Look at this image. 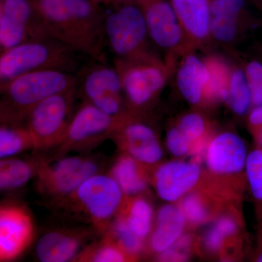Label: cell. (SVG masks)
<instances>
[{
    "label": "cell",
    "instance_id": "1",
    "mask_svg": "<svg viewBox=\"0 0 262 262\" xmlns=\"http://www.w3.org/2000/svg\"><path fill=\"white\" fill-rule=\"evenodd\" d=\"M49 38L92 60L106 62L101 7L89 0H34Z\"/></svg>",
    "mask_w": 262,
    "mask_h": 262
},
{
    "label": "cell",
    "instance_id": "2",
    "mask_svg": "<svg viewBox=\"0 0 262 262\" xmlns=\"http://www.w3.org/2000/svg\"><path fill=\"white\" fill-rule=\"evenodd\" d=\"M77 79V73L42 70L0 83L1 123L24 125L34 106L50 96L75 87Z\"/></svg>",
    "mask_w": 262,
    "mask_h": 262
},
{
    "label": "cell",
    "instance_id": "3",
    "mask_svg": "<svg viewBox=\"0 0 262 262\" xmlns=\"http://www.w3.org/2000/svg\"><path fill=\"white\" fill-rule=\"evenodd\" d=\"M121 79L127 110L134 117L160 97L173 66L162 59L154 51L128 60H113Z\"/></svg>",
    "mask_w": 262,
    "mask_h": 262
},
{
    "label": "cell",
    "instance_id": "4",
    "mask_svg": "<svg viewBox=\"0 0 262 262\" xmlns=\"http://www.w3.org/2000/svg\"><path fill=\"white\" fill-rule=\"evenodd\" d=\"M77 52L52 38L22 43L0 53V83L23 74L42 70L77 73Z\"/></svg>",
    "mask_w": 262,
    "mask_h": 262
},
{
    "label": "cell",
    "instance_id": "5",
    "mask_svg": "<svg viewBox=\"0 0 262 262\" xmlns=\"http://www.w3.org/2000/svg\"><path fill=\"white\" fill-rule=\"evenodd\" d=\"M105 43L113 60H128L152 52L144 13L136 3L114 6L105 15Z\"/></svg>",
    "mask_w": 262,
    "mask_h": 262
},
{
    "label": "cell",
    "instance_id": "6",
    "mask_svg": "<svg viewBox=\"0 0 262 262\" xmlns=\"http://www.w3.org/2000/svg\"><path fill=\"white\" fill-rule=\"evenodd\" d=\"M77 78V96L82 102L89 103L115 118L130 116L121 79L114 66L93 60L81 67Z\"/></svg>",
    "mask_w": 262,
    "mask_h": 262
},
{
    "label": "cell",
    "instance_id": "7",
    "mask_svg": "<svg viewBox=\"0 0 262 262\" xmlns=\"http://www.w3.org/2000/svg\"><path fill=\"white\" fill-rule=\"evenodd\" d=\"M77 85L50 96L33 108L24 125L28 129L34 150L48 151L58 147L72 117Z\"/></svg>",
    "mask_w": 262,
    "mask_h": 262
},
{
    "label": "cell",
    "instance_id": "8",
    "mask_svg": "<svg viewBox=\"0 0 262 262\" xmlns=\"http://www.w3.org/2000/svg\"><path fill=\"white\" fill-rule=\"evenodd\" d=\"M151 44L166 54L165 61L174 62L189 51V44L169 0H139Z\"/></svg>",
    "mask_w": 262,
    "mask_h": 262
},
{
    "label": "cell",
    "instance_id": "9",
    "mask_svg": "<svg viewBox=\"0 0 262 262\" xmlns=\"http://www.w3.org/2000/svg\"><path fill=\"white\" fill-rule=\"evenodd\" d=\"M98 169L96 160L83 156L42 161L37 174L38 187L46 195L61 199L73 194L84 181L98 173Z\"/></svg>",
    "mask_w": 262,
    "mask_h": 262
},
{
    "label": "cell",
    "instance_id": "10",
    "mask_svg": "<svg viewBox=\"0 0 262 262\" xmlns=\"http://www.w3.org/2000/svg\"><path fill=\"white\" fill-rule=\"evenodd\" d=\"M125 119L115 118L89 103L82 102L72 115L61 144L56 149L60 154H64L72 150L96 145L112 138Z\"/></svg>",
    "mask_w": 262,
    "mask_h": 262
},
{
    "label": "cell",
    "instance_id": "11",
    "mask_svg": "<svg viewBox=\"0 0 262 262\" xmlns=\"http://www.w3.org/2000/svg\"><path fill=\"white\" fill-rule=\"evenodd\" d=\"M96 227L106 228L123 201L121 188L110 175L96 173L71 194Z\"/></svg>",
    "mask_w": 262,
    "mask_h": 262
},
{
    "label": "cell",
    "instance_id": "12",
    "mask_svg": "<svg viewBox=\"0 0 262 262\" xmlns=\"http://www.w3.org/2000/svg\"><path fill=\"white\" fill-rule=\"evenodd\" d=\"M44 38L49 37L34 0H0V53Z\"/></svg>",
    "mask_w": 262,
    "mask_h": 262
},
{
    "label": "cell",
    "instance_id": "13",
    "mask_svg": "<svg viewBox=\"0 0 262 262\" xmlns=\"http://www.w3.org/2000/svg\"><path fill=\"white\" fill-rule=\"evenodd\" d=\"M211 41L231 46L256 26L246 9V0H210Z\"/></svg>",
    "mask_w": 262,
    "mask_h": 262
},
{
    "label": "cell",
    "instance_id": "14",
    "mask_svg": "<svg viewBox=\"0 0 262 262\" xmlns=\"http://www.w3.org/2000/svg\"><path fill=\"white\" fill-rule=\"evenodd\" d=\"M34 236L31 215L16 206H3L0 209V261L18 258L30 246Z\"/></svg>",
    "mask_w": 262,
    "mask_h": 262
},
{
    "label": "cell",
    "instance_id": "15",
    "mask_svg": "<svg viewBox=\"0 0 262 262\" xmlns=\"http://www.w3.org/2000/svg\"><path fill=\"white\" fill-rule=\"evenodd\" d=\"M112 138L126 154L144 165H154L163 158L155 131L132 115L122 121Z\"/></svg>",
    "mask_w": 262,
    "mask_h": 262
},
{
    "label": "cell",
    "instance_id": "16",
    "mask_svg": "<svg viewBox=\"0 0 262 262\" xmlns=\"http://www.w3.org/2000/svg\"><path fill=\"white\" fill-rule=\"evenodd\" d=\"M189 51L177 58L173 72L176 84L183 98L190 104L205 102L210 72L205 58Z\"/></svg>",
    "mask_w": 262,
    "mask_h": 262
},
{
    "label": "cell",
    "instance_id": "17",
    "mask_svg": "<svg viewBox=\"0 0 262 262\" xmlns=\"http://www.w3.org/2000/svg\"><path fill=\"white\" fill-rule=\"evenodd\" d=\"M200 176L201 169L194 162H168L159 167L155 174V189L163 201L175 202L196 185Z\"/></svg>",
    "mask_w": 262,
    "mask_h": 262
},
{
    "label": "cell",
    "instance_id": "18",
    "mask_svg": "<svg viewBox=\"0 0 262 262\" xmlns=\"http://www.w3.org/2000/svg\"><path fill=\"white\" fill-rule=\"evenodd\" d=\"M205 157L208 168L213 173H237L246 167L247 149L238 135L225 132L208 143Z\"/></svg>",
    "mask_w": 262,
    "mask_h": 262
},
{
    "label": "cell",
    "instance_id": "19",
    "mask_svg": "<svg viewBox=\"0 0 262 262\" xmlns=\"http://www.w3.org/2000/svg\"><path fill=\"white\" fill-rule=\"evenodd\" d=\"M193 50L211 42L210 0H169Z\"/></svg>",
    "mask_w": 262,
    "mask_h": 262
},
{
    "label": "cell",
    "instance_id": "20",
    "mask_svg": "<svg viewBox=\"0 0 262 262\" xmlns=\"http://www.w3.org/2000/svg\"><path fill=\"white\" fill-rule=\"evenodd\" d=\"M82 236L67 231H52L38 239L35 253L42 262H67L79 256Z\"/></svg>",
    "mask_w": 262,
    "mask_h": 262
},
{
    "label": "cell",
    "instance_id": "21",
    "mask_svg": "<svg viewBox=\"0 0 262 262\" xmlns=\"http://www.w3.org/2000/svg\"><path fill=\"white\" fill-rule=\"evenodd\" d=\"M186 222L178 207L170 204L162 206L157 214L156 226L150 237V248L159 254L168 249L182 237Z\"/></svg>",
    "mask_w": 262,
    "mask_h": 262
},
{
    "label": "cell",
    "instance_id": "22",
    "mask_svg": "<svg viewBox=\"0 0 262 262\" xmlns=\"http://www.w3.org/2000/svg\"><path fill=\"white\" fill-rule=\"evenodd\" d=\"M141 164L130 155L124 154L112 166L108 175L116 181L125 195H136L147 187V177Z\"/></svg>",
    "mask_w": 262,
    "mask_h": 262
},
{
    "label": "cell",
    "instance_id": "23",
    "mask_svg": "<svg viewBox=\"0 0 262 262\" xmlns=\"http://www.w3.org/2000/svg\"><path fill=\"white\" fill-rule=\"evenodd\" d=\"M117 215L122 217L131 230L140 238L147 237L151 231L153 209L150 203L143 198H136L122 201Z\"/></svg>",
    "mask_w": 262,
    "mask_h": 262
},
{
    "label": "cell",
    "instance_id": "24",
    "mask_svg": "<svg viewBox=\"0 0 262 262\" xmlns=\"http://www.w3.org/2000/svg\"><path fill=\"white\" fill-rule=\"evenodd\" d=\"M40 163H33L17 158H5L0 162V189L15 190L24 187L37 174Z\"/></svg>",
    "mask_w": 262,
    "mask_h": 262
},
{
    "label": "cell",
    "instance_id": "25",
    "mask_svg": "<svg viewBox=\"0 0 262 262\" xmlns=\"http://www.w3.org/2000/svg\"><path fill=\"white\" fill-rule=\"evenodd\" d=\"M226 102L232 113L244 116L253 107L251 90L244 67L231 66Z\"/></svg>",
    "mask_w": 262,
    "mask_h": 262
},
{
    "label": "cell",
    "instance_id": "26",
    "mask_svg": "<svg viewBox=\"0 0 262 262\" xmlns=\"http://www.w3.org/2000/svg\"><path fill=\"white\" fill-rule=\"evenodd\" d=\"M210 72L205 102L227 101L231 66L220 56L210 55L204 58Z\"/></svg>",
    "mask_w": 262,
    "mask_h": 262
},
{
    "label": "cell",
    "instance_id": "27",
    "mask_svg": "<svg viewBox=\"0 0 262 262\" xmlns=\"http://www.w3.org/2000/svg\"><path fill=\"white\" fill-rule=\"evenodd\" d=\"M34 149V143L28 129L24 125L1 123L0 127V158H11Z\"/></svg>",
    "mask_w": 262,
    "mask_h": 262
},
{
    "label": "cell",
    "instance_id": "28",
    "mask_svg": "<svg viewBox=\"0 0 262 262\" xmlns=\"http://www.w3.org/2000/svg\"><path fill=\"white\" fill-rule=\"evenodd\" d=\"M107 237L101 244L81 253L79 259L94 262H122L130 259V256L119 246L115 239L107 234Z\"/></svg>",
    "mask_w": 262,
    "mask_h": 262
},
{
    "label": "cell",
    "instance_id": "29",
    "mask_svg": "<svg viewBox=\"0 0 262 262\" xmlns=\"http://www.w3.org/2000/svg\"><path fill=\"white\" fill-rule=\"evenodd\" d=\"M108 234L131 258L137 256L142 250L143 239L131 230L120 215H117Z\"/></svg>",
    "mask_w": 262,
    "mask_h": 262
},
{
    "label": "cell",
    "instance_id": "30",
    "mask_svg": "<svg viewBox=\"0 0 262 262\" xmlns=\"http://www.w3.org/2000/svg\"><path fill=\"white\" fill-rule=\"evenodd\" d=\"M245 168L253 196L256 201H262V150L260 148L248 155Z\"/></svg>",
    "mask_w": 262,
    "mask_h": 262
},
{
    "label": "cell",
    "instance_id": "31",
    "mask_svg": "<svg viewBox=\"0 0 262 262\" xmlns=\"http://www.w3.org/2000/svg\"><path fill=\"white\" fill-rule=\"evenodd\" d=\"M179 208L186 220L193 225H201L208 219V209L204 202L202 201L201 196L194 193H187L181 198Z\"/></svg>",
    "mask_w": 262,
    "mask_h": 262
},
{
    "label": "cell",
    "instance_id": "32",
    "mask_svg": "<svg viewBox=\"0 0 262 262\" xmlns=\"http://www.w3.org/2000/svg\"><path fill=\"white\" fill-rule=\"evenodd\" d=\"M245 73L251 90L253 107L262 104V62L256 58L245 63Z\"/></svg>",
    "mask_w": 262,
    "mask_h": 262
},
{
    "label": "cell",
    "instance_id": "33",
    "mask_svg": "<svg viewBox=\"0 0 262 262\" xmlns=\"http://www.w3.org/2000/svg\"><path fill=\"white\" fill-rule=\"evenodd\" d=\"M177 126L192 143L206 136V122L200 114L192 113L184 115L179 120Z\"/></svg>",
    "mask_w": 262,
    "mask_h": 262
},
{
    "label": "cell",
    "instance_id": "34",
    "mask_svg": "<svg viewBox=\"0 0 262 262\" xmlns=\"http://www.w3.org/2000/svg\"><path fill=\"white\" fill-rule=\"evenodd\" d=\"M192 141L180 130L178 126L169 129L166 135V146L174 156L181 157L190 151Z\"/></svg>",
    "mask_w": 262,
    "mask_h": 262
},
{
    "label": "cell",
    "instance_id": "35",
    "mask_svg": "<svg viewBox=\"0 0 262 262\" xmlns=\"http://www.w3.org/2000/svg\"><path fill=\"white\" fill-rule=\"evenodd\" d=\"M191 242L190 236L182 234L173 246L160 253L158 259L160 261L167 262L187 261L189 258Z\"/></svg>",
    "mask_w": 262,
    "mask_h": 262
},
{
    "label": "cell",
    "instance_id": "36",
    "mask_svg": "<svg viewBox=\"0 0 262 262\" xmlns=\"http://www.w3.org/2000/svg\"><path fill=\"white\" fill-rule=\"evenodd\" d=\"M227 235L216 225L208 229L204 237V245L212 252L220 251L223 246Z\"/></svg>",
    "mask_w": 262,
    "mask_h": 262
},
{
    "label": "cell",
    "instance_id": "37",
    "mask_svg": "<svg viewBox=\"0 0 262 262\" xmlns=\"http://www.w3.org/2000/svg\"><path fill=\"white\" fill-rule=\"evenodd\" d=\"M215 224L225 232L227 237H230L237 232V225L230 217H221Z\"/></svg>",
    "mask_w": 262,
    "mask_h": 262
},
{
    "label": "cell",
    "instance_id": "38",
    "mask_svg": "<svg viewBox=\"0 0 262 262\" xmlns=\"http://www.w3.org/2000/svg\"><path fill=\"white\" fill-rule=\"evenodd\" d=\"M248 123L251 129L262 126V104L254 106L248 115Z\"/></svg>",
    "mask_w": 262,
    "mask_h": 262
},
{
    "label": "cell",
    "instance_id": "39",
    "mask_svg": "<svg viewBox=\"0 0 262 262\" xmlns=\"http://www.w3.org/2000/svg\"><path fill=\"white\" fill-rule=\"evenodd\" d=\"M252 130L256 142H257L258 147L262 150V126L253 129Z\"/></svg>",
    "mask_w": 262,
    "mask_h": 262
},
{
    "label": "cell",
    "instance_id": "40",
    "mask_svg": "<svg viewBox=\"0 0 262 262\" xmlns=\"http://www.w3.org/2000/svg\"><path fill=\"white\" fill-rule=\"evenodd\" d=\"M139 0H111L110 5L111 6H118V5L132 4V3H136ZM108 5V6H110Z\"/></svg>",
    "mask_w": 262,
    "mask_h": 262
},
{
    "label": "cell",
    "instance_id": "41",
    "mask_svg": "<svg viewBox=\"0 0 262 262\" xmlns=\"http://www.w3.org/2000/svg\"><path fill=\"white\" fill-rule=\"evenodd\" d=\"M89 1L92 3L93 4L97 5L98 7H102L104 6V5L108 6L111 0H89Z\"/></svg>",
    "mask_w": 262,
    "mask_h": 262
},
{
    "label": "cell",
    "instance_id": "42",
    "mask_svg": "<svg viewBox=\"0 0 262 262\" xmlns=\"http://www.w3.org/2000/svg\"><path fill=\"white\" fill-rule=\"evenodd\" d=\"M254 51L256 58L262 62V44H258L255 46Z\"/></svg>",
    "mask_w": 262,
    "mask_h": 262
},
{
    "label": "cell",
    "instance_id": "43",
    "mask_svg": "<svg viewBox=\"0 0 262 262\" xmlns=\"http://www.w3.org/2000/svg\"><path fill=\"white\" fill-rule=\"evenodd\" d=\"M256 261L258 262H262V252L258 254L257 258H256Z\"/></svg>",
    "mask_w": 262,
    "mask_h": 262
},
{
    "label": "cell",
    "instance_id": "44",
    "mask_svg": "<svg viewBox=\"0 0 262 262\" xmlns=\"http://www.w3.org/2000/svg\"><path fill=\"white\" fill-rule=\"evenodd\" d=\"M258 5H259L260 8L262 9V0H256Z\"/></svg>",
    "mask_w": 262,
    "mask_h": 262
}]
</instances>
